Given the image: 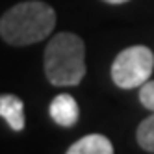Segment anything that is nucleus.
<instances>
[{
  "label": "nucleus",
  "instance_id": "obj_1",
  "mask_svg": "<svg viewBox=\"0 0 154 154\" xmlns=\"http://www.w3.org/2000/svg\"><path fill=\"white\" fill-rule=\"evenodd\" d=\"M56 28V11L52 6L30 0L20 2L0 19V35L6 43L15 47H26L39 43L52 34Z\"/></svg>",
  "mask_w": 154,
  "mask_h": 154
},
{
  "label": "nucleus",
  "instance_id": "obj_2",
  "mask_svg": "<svg viewBox=\"0 0 154 154\" xmlns=\"http://www.w3.org/2000/svg\"><path fill=\"white\" fill-rule=\"evenodd\" d=\"M45 74L54 85H78L85 74L84 41L71 32L56 34L45 48Z\"/></svg>",
  "mask_w": 154,
  "mask_h": 154
},
{
  "label": "nucleus",
  "instance_id": "obj_3",
  "mask_svg": "<svg viewBox=\"0 0 154 154\" xmlns=\"http://www.w3.org/2000/svg\"><path fill=\"white\" fill-rule=\"evenodd\" d=\"M154 69V56L143 45L128 47L112 63V80L121 89H134L145 84Z\"/></svg>",
  "mask_w": 154,
  "mask_h": 154
},
{
  "label": "nucleus",
  "instance_id": "obj_4",
  "mask_svg": "<svg viewBox=\"0 0 154 154\" xmlns=\"http://www.w3.org/2000/svg\"><path fill=\"white\" fill-rule=\"evenodd\" d=\"M50 117L56 125L63 126V128H71L78 123V117H80V108L78 102L74 100V97L69 93H61L58 97L52 98L50 102Z\"/></svg>",
  "mask_w": 154,
  "mask_h": 154
},
{
  "label": "nucleus",
  "instance_id": "obj_5",
  "mask_svg": "<svg viewBox=\"0 0 154 154\" xmlns=\"http://www.w3.org/2000/svg\"><path fill=\"white\" fill-rule=\"evenodd\" d=\"M0 117L13 132H23L26 119H24V102L17 95H0Z\"/></svg>",
  "mask_w": 154,
  "mask_h": 154
},
{
  "label": "nucleus",
  "instance_id": "obj_6",
  "mask_svg": "<svg viewBox=\"0 0 154 154\" xmlns=\"http://www.w3.org/2000/svg\"><path fill=\"white\" fill-rule=\"evenodd\" d=\"M69 154H112L113 145L102 134H89L78 139L67 149Z\"/></svg>",
  "mask_w": 154,
  "mask_h": 154
},
{
  "label": "nucleus",
  "instance_id": "obj_7",
  "mask_svg": "<svg viewBox=\"0 0 154 154\" xmlns=\"http://www.w3.org/2000/svg\"><path fill=\"white\" fill-rule=\"evenodd\" d=\"M136 137L143 150L154 152V112L150 117L141 121V125L137 126V132H136Z\"/></svg>",
  "mask_w": 154,
  "mask_h": 154
},
{
  "label": "nucleus",
  "instance_id": "obj_8",
  "mask_svg": "<svg viewBox=\"0 0 154 154\" xmlns=\"http://www.w3.org/2000/svg\"><path fill=\"white\" fill-rule=\"evenodd\" d=\"M139 100L147 109L154 112V80H147L139 89Z\"/></svg>",
  "mask_w": 154,
  "mask_h": 154
},
{
  "label": "nucleus",
  "instance_id": "obj_9",
  "mask_svg": "<svg viewBox=\"0 0 154 154\" xmlns=\"http://www.w3.org/2000/svg\"><path fill=\"white\" fill-rule=\"evenodd\" d=\"M104 2H108V4H125L128 0H104Z\"/></svg>",
  "mask_w": 154,
  "mask_h": 154
}]
</instances>
